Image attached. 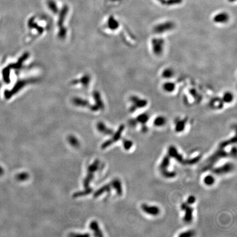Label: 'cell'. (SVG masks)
<instances>
[{
  "label": "cell",
  "mask_w": 237,
  "mask_h": 237,
  "mask_svg": "<svg viewBox=\"0 0 237 237\" xmlns=\"http://www.w3.org/2000/svg\"><path fill=\"white\" fill-rule=\"evenodd\" d=\"M176 76V71L171 66H166L160 72V77L164 80H171Z\"/></svg>",
  "instance_id": "obj_11"
},
{
  "label": "cell",
  "mask_w": 237,
  "mask_h": 237,
  "mask_svg": "<svg viewBox=\"0 0 237 237\" xmlns=\"http://www.w3.org/2000/svg\"><path fill=\"white\" fill-rule=\"evenodd\" d=\"M195 235V232L192 230H189L187 231L184 232L179 234V237H193Z\"/></svg>",
  "instance_id": "obj_33"
},
{
  "label": "cell",
  "mask_w": 237,
  "mask_h": 237,
  "mask_svg": "<svg viewBox=\"0 0 237 237\" xmlns=\"http://www.w3.org/2000/svg\"><path fill=\"white\" fill-rule=\"evenodd\" d=\"M187 121L188 119L187 118L177 120L175 123V131L177 133L182 132L186 128Z\"/></svg>",
  "instance_id": "obj_14"
},
{
  "label": "cell",
  "mask_w": 237,
  "mask_h": 237,
  "mask_svg": "<svg viewBox=\"0 0 237 237\" xmlns=\"http://www.w3.org/2000/svg\"><path fill=\"white\" fill-rule=\"evenodd\" d=\"M141 209L144 213L152 216H157L160 213V208L155 205H149L147 204H143Z\"/></svg>",
  "instance_id": "obj_10"
},
{
  "label": "cell",
  "mask_w": 237,
  "mask_h": 237,
  "mask_svg": "<svg viewBox=\"0 0 237 237\" xmlns=\"http://www.w3.org/2000/svg\"><path fill=\"white\" fill-rule=\"evenodd\" d=\"M200 159V156H197L196 158H194L193 159H190V160H186V161H184V164H189V165H193L195 164L196 163H198L199 160Z\"/></svg>",
  "instance_id": "obj_34"
},
{
  "label": "cell",
  "mask_w": 237,
  "mask_h": 237,
  "mask_svg": "<svg viewBox=\"0 0 237 237\" xmlns=\"http://www.w3.org/2000/svg\"><path fill=\"white\" fill-rule=\"evenodd\" d=\"M236 154H237V149H236V147H234L232 148L231 149V152H230V154L232 155L233 156H234V157H236Z\"/></svg>",
  "instance_id": "obj_36"
},
{
  "label": "cell",
  "mask_w": 237,
  "mask_h": 237,
  "mask_svg": "<svg viewBox=\"0 0 237 237\" xmlns=\"http://www.w3.org/2000/svg\"><path fill=\"white\" fill-rule=\"evenodd\" d=\"M4 173V170L3 169L2 167V166H0V176L3 175Z\"/></svg>",
  "instance_id": "obj_38"
},
{
  "label": "cell",
  "mask_w": 237,
  "mask_h": 237,
  "mask_svg": "<svg viewBox=\"0 0 237 237\" xmlns=\"http://www.w3.org/2000/svg\"><path fill=\"white\" fill-rule=\"evenodd\" d=\"M29 175L27 172H21L16 176V179L19 182H24L28 179Z\"/></svg>",
  "instance_id": "obj_26"
},
{
  "label": "cell",
  "mask_w": 237,
  "mask_h": 237,
  "mask_svg": "<svg viewBox=\"0 0 237 237\" xmlns=\"http://www.w3.org/2000/svg\"><path fill=\"white\" fill-rule=\"evenodd\" d=\"M124 125H121V126L119 127V128H118V131L115 133V134H114V136L113 137V138H112V139H110L107 140V141H106L105 142H104L102 144V146H101L102 149L107 148V147H108L109 146H111L114 143H115L116 142H117L118 141V140L121 138V135H122L123 131L124 130Z\"/></svg>",
  "instance_id": "obj_7"
},
{
  "label": "cell",
  "mask_w": 237,
  "mask_h": 237,
  "mask_svg": "<svg viewBox=\"0 0 237 237\" xmlns=\"http://www.w3.org/2000/svg\"><path fill=\"white\" fill-rule=\"evenodd\" d=\"M170 157L169 155L164 156L161 161L160 165V170L161 172L168 170V168L170 165Z\"/></svg>",
  "instance_id": "obj_20"
},
{
  "label": "cell",
  "mask_w": 237,
  "mask_h": 237,
  "mask_svg": "<svg viewBox=\"0 0 237 237\" xmlns=\"http://www.w3.org/2000/svg\"><path fill=\"white\" fill-rule=\"evenodd\" d=\"M162 175L166 178H172L175 177L176 176V173L174 171H170L169 170H166L165 171L161 172Z\"/></svg>",
  "instance_id": "obj_32"
},
{
  "label": "cell",
  "mask_w": 237,
  "mask_h": 237,
  "mask_svg": "<svg viewBox=\"0 0 237 237\" xmlns=\"http://www.w3.org/2000/svg\"><path fill=\"white\" fill-rule=\"evenodd\" d=\"M99 164H100V161L98 160H96L92 165L89 166L88 169H87V171H88L87 175L86 177L83 180V186L85 189L89 188V184L93 179V177H94V172L98 168Z\"/></svg>",
  "instance_id": "obj_5"
},
{
  "label": "cell",
  "mask_w": 237,
  "mask_h": 237,
  "mask_svg": "<svg viewBox=\"0 0 237 237\" xmlns=\"http://www.w3.org/2000/svg\"><path fill=\"white\" fill-rule=\"evenodd\" d=\"M203 182L205 184V185L207 186H211L213 185L215 182V178L213 175H208L204 178Z\"/></svg>",
  "instance_id": "obj_24"
},
{
  "label": "cell",
  "mask_w": 237,
  "mask_h": 237,
  "mask_svg": "<svg viewBox=\"0 0 237 237\" xmlns=\"http://www.w3.org/2000/svg\"><path fill=\"white\" fill-rule=\"evenodd\" d=\"M168 154L170 158H172L177 161L179 163H184L182 155L179 153L178 151L175 146H171L168 149Z\"/></svg>",
  "instance_id": "obj_12"
},
{
  "label": "cell",
  "mask_w": 237,
  "mask_h": 237,
  "mask_svg": "<svg viewBox=\"0 0 237 237\" xmlns=\"http://www.w3.org/2000/svg\"><path fill=\"white\" fill-rule=\"evenodd\" d=\"M112 187L114 188L116 191V193L118 196H122L123 194V187L122 184L120 181L118 179H113V181L111 182Z\"/></svg>",
  "instance_id": "obj_19"
},
{
  "label": "cell",
  "mask_w": 237,
  "mask_h": 237,
  "mask_svg": "<svg viewBox=\"0 0 237 237\" xmlns=\"http://www.w3.org/2000/svg\"><path fill=\"white\" fill-rule=\"evenodd\" d=\"M196 202V197L194 196H190L188 197L186 202L188 205H190L194 204Z\"/></svg>",
  "instance_id": "obj_35"
},
{
  "label": "cell",
  "mask_w": 237,
  "mask_h": 237,
  "mask_svg": "<svg viewBox=\"0 0 237 237\" xmlns=\"http://www.w3.org/2000/svg\"><path fill=\"white\" fill-rule=\"evenodd\" d=\"M236 141H237L236 137L235 136L232 138L231 139H230L229 140L223 141V142H221L219 144V148L225 149L227 147H228V146L232 144H234V143H236Z\"/></svg>",
  "instance_id": "obj_25"
},
{
  "label": "cell",
  "mask_w": 237,
  "mask_h": 237,
  "mask_svg": "<svg viewBox=\"0 0 237 237\" xmlns=\"http://www.w3.org/2000/svg\"><path fill=\"white\" fill-rule=\"evenodd\" d=\"M210 104L211 107L215 109H221L225 106V104L222 101L221 97L214 98L213 100L210 101Z\"/></svg>",
  "instance_id": "obj_17"
},
{
  "label": "cell",
  "mask_w": 237,
  "mask_h": 237,
  "mask_svg": "<svg viewBox=\"0 0 237 237\" xmlns=\"http://www.w3.org/2000/svg\"><path fill=\"white\" fill-rule=\"evenodd\" d=\"M183 0H165V5L167 6H175L182 3Z\"/></svg>",
  "instance_id": "obj_30"
},
{
  "label": "cell",
  "mask_w": 237,
  "mask_h": 237,
  "mask_svg": "<svg viewBox=\"0 0 237 237\" xmlns=\"http://www.w3.org/2000/svg\"><path fill=\"white\" fill-rule=\"evenodd\" d=\"M98 129L100 131V132L107 135H113L114 132L113 131L108 128L104 125L102 123H100L98 125Z\"/></svg>",
  "instance_id": "obj_22"
},
{
  "label": "cell",
  "mask_w": 237,
  "mask_h": 237,
  "mask_svg": "<svg viewBox=\"0 0 237 237\" xmlns=\"http://www.w3.org/2000/svg\"><path fill=\"white\" fill-rule=\"evenodd\" d=\"M223 103L225 104H232L235 100V95L233 92L231 91H225L221 97Z\"/></svg>",
  "instance_id": "obj_13"
},
{
  "label": "cell",
  "mask_w": 237,
  "mask_h": 237,
  "mask_svg": "<svg viewBox=\"0 0 237 237\" xmlns=\"http://www.w3.org/2000/svg\"><path fill=\"white\" fill-rule=\"evenodd\" d=\"M133 142L129 139H124L123 140V146L124 148L126 150H130L131 148L133 146Z\"/></svg>",
  "instance_id": "obj_31"
},
{
  "label": "cell",
  "mask_w": 237,
  "mask_h": 237,
  "mask_svg": "<svg viewBox=\"0 0 237 237\" xmlns=\"http://www.w3.org/2000/svg\"><path fill=\"white\" fill-rule=\"evenodd\" d=\"M47 5L52 12L56 13L58 11V7L54 0H48Z\"/></svg>",
  "instance_id": "obj_28"
},
{
  "label": "cell",
  "mask_w": 237,
  "mask_h": 237,
  "mask_svg": "<svg viewBox=\"0 0 237 237\" xmlns=\"http://www.w3.org/2000/svg\"><path fill=\"white\" fill-rule=\"evenodd\" d=\"M234 168L235 166L233 164L231 163H227L222 166L214 168L213 169L212 172L214 174L217 175H222L232 172L234 170Z\"/></svg>",
  "instance_id": "obj_6"
},
{
  "label": "cell",
  "mask_w": 237,
  "mask_h": 237,
  "mask_svg": "<svg viewBox=\"0 0 237 237\" xmlns=\"http://www.w3.org/2000/svg\"><path fill=\"white\" fill-rule=\"evenodd\" d=\"M162 91L166 94H172L176 91L177 88L176 83L171 80H164L161 84Z\"/></svg>",
  "instance_id": "obj_9"
},
{
  "label": "cell",
  "mask_w": 237,
  "mask_h": 237,
  "mask_svg": "<svg viewBox=\"0 0 237 237\" xmlns=\"http://www.w3.org/2000/svg\"><path fill=\"white\" fill-rule=\"evenodd\" d=\"M89 227L92 231L94 232L95 236L97 237H102L103 233L100 229V227L98 225V223L95 221H93L90 223Z\"/></svg>",
  "instance_id": "obj_21"
},
{
  "label": "cell",
  "mask_w": 237,
  "mask_h": 237,
  "mask_svg": "<svg viewBox=\"0 0 237 237\" xmlns=\"http://www.w3.org/2000/svg\"><path fill=\"white\" fill-rule=\"evenodd\" d=\"M111 187H112V186H111V184H106V185L103 186L100 189H99L97 192H95L94 196H93L94 197L97 198V197L101 196V194H103L104 192H110Z\"/></svg>",
  "instance_id": "obj_23"
},
{
  "label": "cell",
  "mask_w": 237,
  "mask_h": 237,
  "mask_svg": "<svg viewBox=\"0 0 237 237\" xmlns=\"http://www.w3.org/2000/svg\"><path fill=\"white\" fill-rule=\"evenodd\" d=\"M158 2H159L160 3H161V4H163V5H164L165 4V0H157Z\"/></svg>",
  "instance_id": "obj_39"
},
{
  "label": "cell",
  "mask_w": 237,
  "mask_h": 237,
  "mask_svg": "<svg viewBox=\"0 0 237 237\" xmlns=\"http://www.w3.org/2000/svg\"><path fill=\"white\" fill-rule=\"evenodd\" d=\"M150 48L152 53L156 57H161L164 53L166 41L163 36L155 35L150 39Z\"/></svg>",
  "instance_id": "obj_1"
},
{
  "label": "cell",
  "mask_w": 237,
  "mask_h": 237,
  "mask_svg": "<svg viewBox=\"0 0 237 237\" xmlns=\"http://www.w3.org/2000/svg\"><path fill=\"white\" fill-rule=\"evenodd\" d=\"M93 190L91 188H86L85 189V190L83 191H81V192H77L75 193H74L73 194V197L74 198H77L79 196H86L92 192Z\"/></svg>",
  "instance_id": "obj_27"
},
{
  "label": "cell",
  "mask_w": 237,
  "mask_h": 237,
  "mask_svg": "<svg viewBox=\"0 0 237 237\" xmlns=\"http://www.w3.org/2000/svg\"><path fill=\"white\" fill-rule=\"evenodd\" d=\"M230 19V17L228 13L225 12H221L213 16V21L216 24L225 25L228 23Z\"/></svg>",
  "instance_id": "obj_8"
},
{
  "label": "cell",
  "mask_w": 237,
  "mask_h": 237,
  "mask_svg": "<svg viewBox=\"0 0 237 237\" xmlns=\"http://www.w3.org/2000/svg\"><path fill=\"white\" fill-rule=\"evenodd\" d=\"M150 119V116L147 113H142L138 115L135 118V124H140L142 125H146Z\"/></svg>",
  "instance_id": "obj_15"
},
{
  "label": "cell",
  "mask_w": 237,
  "mask_h": 237,
  "mask_svg": "<svg viewBox=\"0 0 237 237\" xmlns=\"http://www.w3.org/2000/svg\"><path fill=\"white\" fill-rule=\"evenodd\" d=\"M229 2H235V1H236V0H228Z\"/></svg>",
  "instance_id": "obj_40"
},
{
  "label": "cell",
  "mask_w": 237,
  "mask_h": 237,
  "mask_svg": "<svg viewBox=\"0 0 237 237\" xmlns=\"http://www.w3.org/2000/svg\"><path fill=\"white\" fill-rule=\"evenodd\" d=\"M176 28V24L171 20H167L154 25L153 33L155 35L163 36L171 32Z\"/></svg>",
  "instance_id": "obj_2"
},
{
  "label": "cell",
  "mask_w": 237,
  "mask_h": 237,
  "mask_svg": "<svg viewBox=\"0 0 237 237\" xmlns=\"http://www.w3.org/2000/svg\"><path fill=\"white\" fill-rule=\"evenodd\" d=\"M131 112L133 113L138 110L142 109L147 107L148 101L145 98L138 95H132L130 98Z\"/></svg>",
  "instance_id": "obj_3"
},
{
  "label": "cell",
  "mask_w": 237,
  "mask_h": 237,
  "mask_svg": "<svg viewBox=\"0 0 237 237\" xmlns=\"http://www.w3.org/2000/svg\"><path fill=\"white\" fill-rule=\"evenodd\" d=\"M228 155V154L225 152L224 149L219 148V149L217 150L207 159V165L205 167V170H207L210 169L218 161L221 160L222 158L227 156Z\"/></svg>",
  "instance_id": "obj_4"
},
{
  "label": "cell",
  "mask_w": 237,
  "mask_h": 237,
  "mask_svg": "<svg viewBox=\"0 0 237 237\" xmlns=\"http://www.w3.org/2000/svg\"><path fill=\"white\" fill-rule=\"evenodd\" d=\"M166 123L167 119L164 116L158 115L154 118L153 124L154 126L156 127H160L165 126L166 124Z\"/></svg>",
  "instance_id": "obj_18"
},
{
  "label": "cell",
  "mask_w": 237,
  "mask_h": 237,
  "mask_svg": "<svg viewBox=\"0 0 237 237\" xmlns=\"http://www.w3.org/2000/svg\"><path fill=\"white\" fill-rule=\"evenodd\" d=\"M70 236H89V234H70Z\"/></svg>",
  "instance_id": "obj_37"
},
{
  "label": "cell",
  "mask_w": 237,
  "mask_h": 237,
  "mask_svg": "<svg viewBox=\"0 0 237 237\" xmlns=\"http://www.w3.org/2000/svg\"><path fill=\"white\" fill-rule=\"evenodd\" d=\"M193 209L190 207L189 205L184 210V221L186 223H190L192 221L193 219Z\"/></svg>",
  "instance_id": "obj_16"
},
{
  "label": "cell",
  "mask_w": 237,
  "mask_h": 237,
  "mask_svg": "<svg viewBox=\"0 0 237 237\" xmlns=\"http://www.w3.org/2000/svg\"><path fill=\"white\" fill-rule=\"evenodd\" d=\"M68 139L69 142L72 146H73L74 147H78L79 146L80 143H79V141L77 140L76 137H75L73 136H70L68 137Z\"/></svg>",
  "instance_id": "obj_29"
}]
</instances>
